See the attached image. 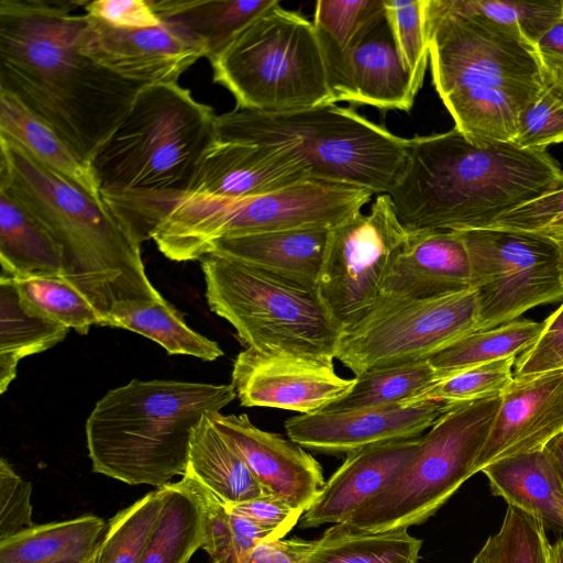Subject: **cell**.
Returning a JSON list of instances; mask_svg holds the SVG:
<instances>
[{"label": "cell", "instance_id": "1", "mask_svg": "<svg viewBox=\"0 0 563 563\" xmlns=\"http://www.w3.org/2000/svg\"><path fill=\"white\" fill-rule=\"evenodd\" d=\"M87 1H0V90L90 164L145 85L81 52Z\"/></svg>", "mask_w": 563, "mask_h": 563}, {"label": "cell", "instance_id": "2", "mask_svg": "<svg viewBox=\"0 0 563 563\" xmlns=\"http://www.w3.org/2000/svg\"><path fill=\"white\" fill-rule=\"evenodd\" d=\"M563 189L548 151L476 143L455 128L408 139L406 172L389 194L408 233L492 227L526 203Z\"/></svg>", "mask_w": 563, "mask_h": 563}, {"label": "cell", "instance_id": "3", "mask_svg": "<svg viewBox=\"0 0 563 563\" xmlns=\"http://www.w3.org/2000/svg\"><path fill=\"white\" fill-rule=\"evenodd\" d=\"M217 115L178 84L144 86L93 155L104 203L141 244L189 192Z\"/></svg>", "mask_w": 563, "mask_h": 563}, {"label": "cell", "instance_id": "4", "mask_svg": "<svg viewBox=\"0 0 563 563\" xmlns=\"http://www.w3.org/2000/svg\"><path fill=\"white\" fill-rule=\"evenodd\" d=\"M433 86L455 125L476 143L511 142L521 111L539 95L545 71L536 47L479 14L424 0Z\"/></svg>", "mask_w": 563, "mask_h": 563}, {"label": "cell", "instance_id": "5", "mask_svg": "<svg viewBox=\"0 0 563 563\" xmlns=\"http://www.w3.org/2000/svg\"><path fill=\"white\" fill-rule=\"evenodd\" d=\"M0 190L52 233L64 253L62 277L91 301L103 321L115 303L163 298L145 273L141 244L104 201L3 137Z\"/></svg>", "mask_w": 563, "mask_h": 563}, {"label": "cell", "instance_id": "6", "mask_svg": "<svg viewBox=\"0 0 563 563\" xmlns=\"http://www.w3.org/2000/svg\"><path fill=\"white\" fill-rule=\"evenodd\" d=\"M236 397L232 384L132 379L109 390L87 418L92 471L161 488L186 472L194 430Z\"/></svg>", "mask_w": 563, "mask_h": 563}, {"label": "cell", "instance_id": "7", "mask_svg": "<svg viewBox=\"0 0 563 563\" xmlns=\"http://www.w3.org/2000/svg\"><path fill=\"white\" fill-rule=\"evenodd\" d=\"M213 137L282 147L307 165L311 178L377 195H389L408 164V139L335 104L283 113L235 107L217 115Z\"/></svg>", "mask_w": 563, "mask_h": 563}, {"label": "cell", "instance_id": "8", "mask_svg": "<svg viewBox=\"0 0 563 563\" xmlns=\"http://www.w3.org/2000/svg\"><path fill=\"white\" fill-rule=\"evenodd\" d=\"M239 108L283 113L331 106L325 51L313 22L280 2L210 62Z\"/></svg>", "mask_w": 563, "mask_h": 563}, {"label": "cell", "instance_id": "9", "mask_svg": "<svg viewBox=\"0 0 563 563\" xmlns=\"http://www.w3.org/2000/svg\"><path fill=\"white\" fill-rule=\"evenodd\" d=\"M372 196L363 187L316 178L247 199L187 194L159 223L152 240L172 261H196L209 254L222 238L334 229L361 212Z\"/></svg>", "mask_w": 563, "mask_h": 563}, {"label": "cell", "instance_id": "10", "mask_svg": "<svg viewBox=\"0 0 563 563\" xmlns=\"http://www.w3.org/2000/svg\"><path fill=\"white\" fill-rule=\"evenodd\" d=\"M209 308L247 347L273 355L333 362L341 329L317 291L230 257L200 260Z\"/></svg>", "mask_w": 563, "mask_h": 563}, {"label": "cell", "instance_id": "11", "mask_svg": "<svg viewBox=\"0 0 563 563\" xmlns=\"http://www.w3.org/2000/svg\"><path fill=\"white\" fill-rule=\"evenodd\" d=\"M500 402L501 394L451 406L421 435L415 455L398 476L343 523L379 532L427 521L476 474Z\"/></svg>", "mask_w": 563, "mask_h": 563}, {"label": "cell", "instance_id": "12", "mask_svg": "<svg viewBox=\"0 0 563 563\" xmlns=\"http://www.w3.org/2000/svg\"><path fill=\"white\" fill-rule=\"evenodd\" d=\"M473 288L429 298L380 296L372 309L339 339L334 358L353 374L410 364L477 331Z\"/></svg>", "mask_w": 563, "mask_h": 563}, {"label": "cell", "instance_id": "13", "mask_svg": "<svg viewBox=\"0 0 563 563\" xmlns=\"http://www.w3.org/2000/svg\"><path fill=\"white\" fill-rule=\"evenodd\" d=\"M457 232L470 258V286L477 295V331L563 299L560 249L554 239L501 228Z\"/></svg>", "mask_w": 563, "mask_h": 563}, {"label": "cell", "instance_id": "14", "mask_svg": "<svg viewBox=\"0 0 563 563\" xmlns=\"http://www.w3.org/2000/svg\"><path fill=\"white\" fill-rule=\"evenodd\" d=\"M407 236L387 194L377 195L369 213L357 212L331 230L316 291L342 332L376 303Z\"/></svg>", "mask_w": 563, "mask_h": 563}, {"label": "cell", "instance_id": "15", "mask_svg": "<svg viewBox=\"0 0 563 563\" xmlns=\"http://www.w3.org/2000/svg\"><path fill=\"white\" fill-rule=\"evenodd\" d=\"M80 49L118 76L145 86L177 84L199 58H207L206 45L178 26L162 22L148 29L121 30L88 14Z\"/></svg>", "mask_w": 563, "mask_h": 563}, {"label": "cell", "instance_id": "16", "mask_svg": "<svg viewBox=\"0 0 563 563\" xmlns=\"http://www.w3.org/2000/svg\"><path fill=\"white\" fill-rule=\"evenodd\" d=\"M354 378H342L333 362L262 353L246 347L233 363L232 385L244 407L312 413L346 395Z\"/></svg>", "mask_w": 563, "mask_h": 563}, {"label": "cell", "instance_id": "17", "mask_svg": "<svg viewBox=\"0 0 563 563\" xmlns=\"http://www.w3.org/2000/svg\"><path fill=\"white\" fill-rule=\"evenodd\" d=\"M454 404H415L301 413L285 422L288 438L303 449L349 454L368 445L420 437Z\"/></svg>", "mask_w": 563, "mask_h": 563}, {"label": "cell", "instance_id": "18", "mask_svg": "<svg viewBox=\"0 0 563 563\" xmlns=\"http://www.w3.org/2000/svg\"><path fill=\"white\" fill-rule=\"evenodd\" d=\"M321 40L334 104L344 101L400 111L412 108L418 92L401 63L386 19L346 49Z\"/></svg>", "mask_w": 563, "mask_h": 563}, {"label": "cell", "instance_id": "19", "mask_svg": "<svg viewBox=\"0 0 563 563\" xmlns=\"http://www.w3.org/2000/svg\"><path fill=\"white\" fill-rule=\"evenodd\" d=\"M211 419L267 494L302 514L312 505L325 481L320 463L302 446L255 427L246 413L217 412Z\"/></svg>", "mask_w": 563, "mask_h": 563}, {"label": "cell", "instance_id": "20", "mask_svg": "<svg viewBox=\"0 0 563 563\" xmlns=\"http://www.w3.org/2000/svg\"><path fill=\"white\" fill-rule=\"evenodd\" d=\"M563 432V367L514 377L476 463V473L498 460L543 450Z\"/></svg>", "mask_w": 563, "mask_h": 563}, {"label": "cell", "instance_id": "21", "mask_svg": "<svg viewBox=\"0 0 563 563\" xmlns=\"http://www.w3.org/2000/svg\"><path fill=\"white\" fill-rule=\"evenodd\" d=\"M308 178L311 176L307 165L287 150L213 137L200 159L188 194L247 199Z\"/></svg>", "mask_w": 563, "mask_h": 563}, {"label": "cell", "instance_id": "22", "mask_svg": "<svg viewBox=\"0 0 563 563\" xmlns=\"http://www.w3.org/2000/svg\"><path fill=\"white\" fill-rule=\"evenodd\" d=\"M420 437L365 446L346 454L300 518L301 528L343 523L365 501L388 486L415 455Z\"/></svg>", "mask_w": 563, "mask_h": 563}, {"label": "cell", "instance_id": "23", "mask_svg": "<svg viewBox=\"0 0 563 563\" xmlns=\"http://www.w3.org/2000/svg\"><path fill=\"white\" fill-rule=\"evenodd\" d=\"M467 250L457 231L408 233L395 255L380 296L429 299L471 288Z\"/></svg>", "mask_w": 563, "mask_h": 563}, {"label": "cell", "instance_id": "24", "mask_svg": "<svg viewBox=\"0 0 563 563\" xmlns=\"http://www.w3.org/2000/svg\"><path fill=\"white\" fill-rule=\"evenodd\" d=\"M331 230L298 229L228 236L216 241L210 253L316 290Z\"/></svg>", "mask_w": 563, "mask_h": 563}, {"label": "cell", "instance_id": "25", "mask_svg": "<svg viewBox=\"0 0 563 563\" xmlns=\"http://www.w3.org/2000/svg\"><path fill=\"white\" fill-rule=\"evenodd\" d=\"M481 472L493 495L563 533V485L545 448L498 460Z\"/></svg>", "mask_w": 563, "mask_h": 563}, {"label": "cell", "instance_id": "26", "mask_svg": "<svg viewBox=\"0 0 563 563\" xmlns=\"http://www.w3.org/2000/svg\"><path fill=\"white\" fill-rule=\"evenodd\" d=\"M211 415H205L192 432L183 476L192 478L225 505L244 503L267 494L216 428Z\"/></svg>", "mask_w": 563, "mask_h": 563}, {"label": "cell", "instance_id": "27", "mask_svg": "<svg viewBox=\"0 0 563 563\" xmlns=\"http://www.w3.org/2000/svg\"><path fill=\"white\" fill-rule=\"evenodd\" d=\"M279 0H150L164 23L178 26L207 48V58H216L234 37L258 15Z\"/></svg>", "mask_w": 563, "mask_h": 563}, {"label": "cell", "instance_id": "28", "mask_svg": "<svg viewBox=\"0 0 563 563\" xmlns=\"http://www.w3.org/2000/svg\"><path fill=\"white\" fill-rule=\"evenodd\" d=\"M0 276L64 274V253L52 233L0 190Z\"/></svg>", "mask_w": 563, "mask_h": 563}, {"label": "cell", "instance_id": "29", "mask_svg": "<svg viewBox=\"0 0 563 563\" xmlns=\"http://www.w3.org/2000/svg\"><path fill=\"white\" fill-rule=\"evenodd\" d=\"M163 488L162 511L141 563H188L206 541L202 500L187 476Z\"/></svg>", "mask_w": 563, "mask_h": 563}, {"label": "cell", "instance_id": "30", "mask_svg": "<svg viewBox=\"0 0 563 563\" xmlns=\"http://www.w3.org/2000/svg\"><path fill=\"white\" fill-rule=\"evenodd\" d=\"M102 327L136 332L158 343L169 355H189L202 361L223 356L219 343L191 329L184 314L162 298L156 301L115 303Z\"/></svg>", "mask_w": 563, "mask_h": 563}, {"label": "cell", "instance_id": "31", "mask_svg": "<svg viewBox=\"0 0 563 563\" xmlns=\"http://www.w3.org/2000/svg\"><path fill=\"white\" fill-rule=\"evenodd\" d=\"M107 522L98 516L33 525L0 540V563H55L88 558L101 540Z\"/></svg>", "mask_w": 563, "mask_h": 563}, {"label": "cell", "instance_id": "32", "mask_svg": "<svg viewBox=\"0 0 563 563\" xmlns=\"http://www.w3.org/2000/svg\"><path fill=\"white\" fill-rule=\"evenodd\" d=\"M69 331L31 310L13 279L0 276V394L15 378L22 358L55 346Z\"/></svg>", "mask_w": 563, "mask_h": 563}, {"label": "cell", "instance_id": "33", "mask_svg": "<svg viewBox=\"0 0 563 563\" xmlns=\"http://www.w3.org/2000/svg\"><path fill=\"white\" fill-rule=\"evenodd\" d=\"M0 137L24 147L42 164L101 198L90 164L80 159L46 124L0 90ZM102 199V198H101Z\"/></svg>", "mask_w": 563, "mask_h": 563}, {"label": "cell", "instance_id": "34", "mask_svg": "<svg viewBox=\"0 0 563 563\" xmlns=\"http://www.w3.org/2000/svg\"><path fill=\"white\" fill-rule=\"evenodd\" d=\"M421 547L408 529L369 532L335 523L312 541L302 563H418Z\"/></svg>", "mask_w": 563, "mask_h": 563}, {"label": "cell", "instance_id": "35", "mask_svg": "<svg viewBox=\"0 0 563 563\" xmlns=\"http://www.w3.org/2000/svg\"><path fill=\"white\" fill-rule=\"evenodd\" d=\"M543 328L544 321L514 320L467 334L428 360L445 377L481 364L520 355L537 342Z\"/></svg>", "mask_w": 563, "mask_h": 563}, {"label": "cell", "instance_id": "36", "mask_svg": "<svg viewBox=\"0 0 563 563\" xmlns=\"http://www.w3.org/2000/svg\"><path fill=\"white\" fill-rule=\"evenodd\" d=\"M443 377L429 360L367 371L354 377L355 383L346 395L322 410L410 404Z\"/></svg>", "mask_w": 563, "mask_h": 563}, {"label": "cell", "instance_id": "37", "mask_svg": "<svg viewBox=\"0 0 563 563\" xmlns=\"http://www.w3.org/2000/svg\"><path fill=\"white\" fill-rule=\"evenodd\" d=\"M194 482L205 510L206 541L202 549L212 563H250L260 542L283 539L277 532L232 512L222 500Z\"/></svg>", "mask_w": 563, "mask_h": 563}, {"label": "cell", "instance_id": "38", "mask_svg": "<svg viewBox=\"0 0 563 563\" xmlns=\"http://www.w3.org/2000/svg\"><path fill=\"white\" fill-rule=\"evenodd\" d=\"M11 279L22 301L42 317L79 334L88 333L91 325L102 327L101 313L80 290L62 276L26 275Z\"/></svg>", "mask_w": 563, "mask_h": 563}, {"label": "cell", "instance_id": "39", "mask_svg": "<svg viewBox=\"0 0 563 563\" xmlns=\"http://www.w3.org/2000/svg\"><path fill=\"white\" fill-rule=\"evenodd\" d=\"M164 503V488H157L129 507L120 510L108 522L95 548L91 563H141Z\"/></svg>", "mask_w": 563, "mask_h": 563}, {"label": "cell", "instance_id": "40", "mask_svg": "<svg viewBox=\"0 0 563 563\" xmlns=\"http://www.w3.org/2000/svg\"><path fill=\"white\" fill-rule=\"evenodd\" d=\"M551 545L540 519L508 505L499 530L472 563H550Z\"/></svg>", "mask_w": 563, "mask_h": 563}, {"label": "cell", "instance_id": "41", "mask_svg": "<svg viewBox=\"0 0 563 563\" xmlns=\"http://www.w3.org/2000/svg\"><path fill=\"white\" fill-rule=\"evenodd\" d=\"M456 13L479 14L519 33L536 47L537 41L563 15V0H440Z\"/></svg>", "mask_w": 563, "mask_h": 563}, {"label": "cell", "instance_id": "42", "mask_svg": "<svg viewBox=\"0 0 563 563\" xmlns=\"http://www.w3.org/2000/svg\"><path fill=\"white\" fill-rule=\"evenodd\" d=\"M385 19L384 0H320L316 3L312 22L323 40L346 49Z\"/></svg>", "mask_w": 563, "mask_h": 563}, {"label": "cell", "instance_id": "43", "mask_svg": "<svg viewBox=\"0 0 563 563\" xmlns=\"http://www.w3.org/2000/svg\"><path fill=\"white\" fill-rule=\"evenodd\" d=\"M545 71L539 95L521 111L511 141L521 148L547 151L563 143V78Z\"/></svg>", "mask_w": 563, "mask_h": 563}, {"label": "cell", "instance_id": "44", "mask_svg": "<svg viewBox=\"0 0 563 563\" xmlns=\"http://www.w3.org/2000/svg\"><path fill=\"white\" fill-rule=\"evenodd\" d=\"M517 357L500 358L445 376L410 404L426 400L456 404L500 395L514 380Z\"/></svg>", "mask_w": 563, "mask_h": 563}, {"label": "cell", "instance_id": "45", "mask_svg": "<svg viewBox=\"0 0 563 563\" xmlns=\"http://www.w3.org/2000/svg\"><path fill=\"white\" fill-rule=\"evenodd\" d=\"M384 5L395 46L418 92L429 63L424 0H384Z\"/></svg>", "mask_w": 563, "mask_h": 563}, {"label": "cell", "instance_id": "46", "mask_svg": "<svg viewBox=\"0 0 563 563\" xmlns=\"http://www.w3.org/2000/svg\"><path fill=\"white\" fill-rule=\"evenodd\" d=\"M32 485L24 481L4 459L0 460V540L34 523L31 504Z\"/></svg>", "mask_w": 563, "mask_h": 563}, {"label": "cell", "instance_id": "47", "mask_svg": "<svg viewBox=\"0 0 563 563\" xmlns=\"http://www.w3.org/2000/svg\"><path fill=\"white\" fill-rule=\"evenodd\" d=\"M543 321L544 328L537 342L518 355L514 377L563 367V303Z\"/></svg>", "mask_w": 563, "mask_h": 563}, {"label": "cell", "instance_id": "48", "mask_svg": "<svg viewBox=\"0 0 563 563\" xmlns=\"http://www.w3.org/2000/svg\"><path fill=\"white\" fill-rule=\"evenodd\" d=\"M84 11L89 16L121 30L148 29L162 23L150 0H93L87 1Z\"/></svg>", "mask_w": 563, "mask_h": 563}, {"label": "cell", "instance_id": "49", "mask_svg": "<svg viewBox=\"0 0 563 563\" xmlns=\"http://www.w3.org/2000/svg\"><path fill=\"white\" fill-rule=\"evenodd\" d=\"M227 506L232 512L247 518L262 528L277 532L283 539L302 516L301 511L272 494Z\"/></svg>", "mask_w": 563, "mask_h": 563}, {"label": "cell", "instance_id": "50", "mask_svg": "<svg viewBox=\"0 0 563 563\" xmlns=\"http://www.w3.org/2000/svg\"><path fill=\"white\" fill-rule=\"evenodd\" d=\"M312 541L300 538L260 542L250 563H302Z\"/></svg>", "mask_w": 563, "mask_h": 563}, {"label": "cell", "instance_id": "51", "mask_svg": "<svg viewBox=\"0 0 563 563\" xmlns=\"http://www.w3.org/2000/svg\"><path fill=\"white\" fill-rule=\"evenodd\" d=\"M543 68L563 78V15L536 43Z\"/></svg>", "mask_w": 563, "mask_h": 563}, {"label": "cell", "instance_id": "52", "mask_svg": "<svg viewBox=\"0 0 563 563\" xmlns=\"http://www.w3.org/2000/svg\"><path fill=\"white\" fill-rule=\"evenodd\" d=\"M563 485V432L545 446Z\"/></svg>", "mask_w": 563, "mask_h": 563}, {"label": "cell", "instance_id": "53", "mask_svg": "<svg viewBox=\"0 0 563 563\" xmlns=\"http://www.w3.org/2000/svg\"><path fill=\"white\" fill-rule=\"evenodd\" d=\"M539 233L552 239L563 235V218L552 222Z\"/></svg>", "mask_w": 563, "mask_h": 563}, {"label": "cell", "instance_id": "54", "mask_svg": "<svg viewBox=\"0 0 563 563\" xmlns=\"http://www.w3.org/2000/svg\"><path fill=\"white\" fill-rule=\"evenodd\" d=\"M550 563H563V539L559 538L551 545Z\"/></svg>", "mask_w": 563, "mask_h": 563}, {"label": "cell", "instance_id": "55", "mask_svg": "<svg viewBox=\"0 0 563 563\" xmlns=\"http://www.w3.org/2000/svg\"><path fill=\"white\" fill-rule=\"evenodd\" d=\"M90 556H88V558H68V559L57 561L55 563H91Z\"/></svg>", "mask_w": 563, "mask_h": 563}, {"label": "cell", "instance_id": "56", "mask_svg": "<svg viewBox=\"0 0 563 563\" xmlns=\"http://www.w3.org/2000/svg\"><path fill=\"white\" fill-rule=\"evenodd\" d=\"M554 240L558 242L559 249H560L561 278H562V284H563V235L558 236Z\"/></svg>", "mask_w": 563, "mask_h": 563}]
</instances>
